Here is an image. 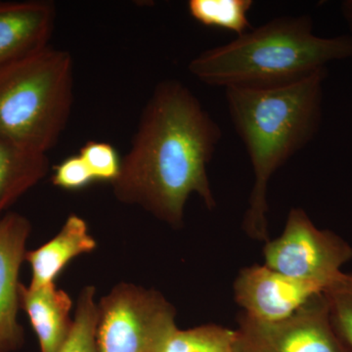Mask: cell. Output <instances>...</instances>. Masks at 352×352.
<instances>
[{
	"label": "cell",
	"mask_w": 352,
	"mask_h": 352,
	"mask_svg": "<svg viewBox=\"0 0 352 352\" xmlns=\"http://www.w3.org/2000/svg\"><path fill=\"white\" fill-rule=\"evenodd\" d=\"M221 138L219 124L189 88L173 80L157 83L112 183L113 195L180 228L193 194L208 210L217 207L208 166Z\"/></svg>",
	"instance_id": "1"
},
{
	"label": "cell",
	"mask_w": 352,
	"mask_h": 352,
	"mask_svg": "<svg viewBox=\"0 0 352 352\" xmlns=\"http://www.w3.org/2000/svg\"><path fill=\"white\" fill-rule=\"evenodd\" d=\"M327 75V69H321L300 82L272 89H226L231 122L254 170L243 219V229L252 239L270 240L268 185L273 175L318 133Z\"/></svg>",
	"instance_id": "2"
},
{
	"label": "cell",
	"mask_w": 352,
	"mask_h": 352,
	"mask_svg": "<svg viewBox=\"0 0 352 352\" xmlns=\"http://www.w3.org/2000/svg\"><path fill=\"white\" fill-rule=\"evenodd\" d=\"M352 59V36L323 38L308 15L279 17L194 58L188 69L210 87L272 89Z\"/></svg>",
	"instance_id": "3"
},
{
	"label": "cell",
	"mask_w": 352,
	"mask_h": 352,
	"mask_svg": "<svg viewBox=\"0 0 352 352\" xmlns=\"http://www.w3.org/2000/svg\"><path fill=\"white\" fill-rule=\"evenodd\" d=\"M74 62L47 47L0 67V142L46 154L68 124Z\"/></svg>",
	"instance_id": "4"
},
{
	"label": "cell",
	"mask_w": 352,
	"mask_h": 352,
	"mask_svg": "<svg viewBox=\"0 0 352 352\" xmlns=\"http://www.w3.org/2000/svg\"><path fill=\"white\" fill-rule=\"evenodd\" d=\"M97 307L98 352H163L178 329L175 307L154 289L120 283Z\"/></svg>",
	"instance_id": "5"
},
{
	"label": "cell",
	"mask_w": 352,
	"mask_h": 352,
	"mask_svg": "<svg viewBox=\"0 0 352 352\" xmlns=\"http://www.w3.org/2000/svg\"><path fill=\"white\" fill-rule=\"evenodd\" d=\"M263 258L271 270L324 292L351 261L352 247L333 231L318 228L302 208H293L281 235L264 245Z\"/></svg>",
	"instance_id": "6"
},
{
	"label": "cell",
	"mask_w": 352,
	"mask_h": 352,
	"mask_svg": "<svg viewBox=\"0 0 352 352\" xmlns=\"http://www.w3.org/2000/svg\"><path fill=\"white\" fill-rule=\"evenodd\" d=\"M235 352H347L329 317L323 293L295 314L275 323L252 320L244 314L235 329Z\"/></svg>",
	"instance_id": "7"
},
{
	"label": "cell",
	"mask_w": 352,
	"mask_h": 352,
	"mask_svg": "<svg viewBox=\"0 0 352 352\" xmlns=\"http://www.w3.org/2000/svg\"><path fill=\"white\" fill-rule=\"evenodd\" d=\"M233 289L242 314L263 323L289 318L314 296L323 293L317 285L285 276L264 264L243 268Z\"/></svg>",
	"instance_id": "8"
},
{
	"label": "cell",
	"mask_w": 352,
	"mask_h": 352,
	"mask_svg": "<svg viewBox=\"0 0 352 352\" xmlns=\"http://www.w3.org/2000/svg\"><path fill=\"white\" fill-rule=\"evenodd\" d=\"M31 231L24 215L9 212L0 219V352L17 351L25 342L24 329L17 320L19 273Z\"/></svg>",
	"instance_id": "9"
},
{
	"label": "cell",
	"mask_w": 352,
	"mask_h": 352,
	"mask_svg": "<svg viewBox=\"0 0 352 352\" xmlns=\"http://www.w3.org/2000/svg\"><path fill=\"white\" fill-rule=\"evenodd\" d=\"M55 22L51 2L0 1V67L47 47Z\"/></svg>",
	"instance_id": "10"
},
{
	"label": "cell",
	"mask_w": 352,
	"mask_h": 352,
	"mask_svg": "<svg viewBox=\"0 0 352 352\" xmlns=\"http://www.w3.org/2000/svg\"><path fill=\"white\" fill-rule=\"evenodd\" d=\"M71 296L52 283L39 288L21 283L20 308L27 314L38 337L41 352H60L73 326Z\"/></svg>",
	"instance_id": "11"
},
{
	"label": "cell",
	"mask_w": 352,
	"mask_h": 352,
	"mask_svg": "<svg viewBox=\"0 0 352 352\" xmlns=\"http://www.w3.org/2000/svg\"><path fill=\"white\" fill-rule=\"evenodd\" d=\"M97 243L90 235L87 221L69 214L61 230L47 243L34 251L25 252V261L31 266V288L55 283L58 275L76 256L90 254Z\"/></svg>",
	"instance_id": "12"
},
{
	"label": "cell",
	"mask_w": 352,
	"mask_h": 352,
	"mask_svg": "<svg viewBox=\"0 0 352 352\" xmlns=\"http://www.w3.org/2000/svg\"><path fill=\"white\" fill-rule=\"evenodd\" d=\"M48 170L46 154L0 142V219L7 208L43 180Z\"/></svg>",
	"instance_id": "13"
},
{
	"label": "cell",
	"mask_w": 352,
	"mask_h": 352,
	"mask_svg": "<svg viewBox=\"0 0 352 352\" xmlns=\"http://www.w3.org/2000/svg\"><path fill=\"white\" fill-rule=\"evenodd\" d=\"M252 0H190L188 11L206 27L217 28L242 36L252 29L248 14Z\"/></svg>",
	"instance_id": "14"
},
{
	"label": "cell",
	"mask_w": 352,
	"mask_h": 352,
	"mask_svg": "<svg viewBox=\"0 0 352 352\" xmlns=\"http://www.w3.org/2000/svg\"><path fill=\"white\" fill-rule=\"evenodd\" d=\"M163 352H235V330L214 324L177 329Z\"/></svg>",
	"instance_id": "15"
},
{
	"label": "cell",
	"mask_w": 352,
	"mask_h": 352,
	"mask_svg": "<svg viewBox=\"0 0 352 352\" xmlns=\"http://www.w3.org/2000/svg\"><path fill=\"white\" fill-rule=\"evenodd\" d=\"M96 289L85 287L78 296L73 326L60 352H98L96 344L98 307L95 302Z\"/></svg>",
	"instance_id": "16"
},
{
	"label": "cell",
	"mask_w": 352,
	"mask_h": 352,
	"mask_svg": "<svg viewBox=\"0 0 352 352\" xmlns=\"http://www.w3.org/2000/svg\"><path fill=\"white\" fill-rule=\"evenodd\" d=\"M323 296L333 330L347 352H352V272H342Z\"/></svg>",
	"instance_id": "17"
},
{
	"label": "cell",
	"mask_w": 352,
	"mask_h": 352,
	"mask_svg": "<svg viewBox=\"0 0 352 352\" xmlns=\"http://www.w3.org/2000/svg\"><path fill=\"white\" fill-rule=\"evenodd\" d=\"M80 157L95 180L113 183L119 177L122 160L117 150L106 142L89 141L82 146Z\"/></svg>",
	"instance_id": "18"
},
{
	"label": "cell",
	"mask_w": 352,
	"mask_h": 352,
	"mask_svg": "<svg viewBox=\"0 0 352 352\" xmlns=\"http://www.w3.org/2000/svg\"><path fill=\"white\" fill-rule=\"evenodd\" d=\"M94 182L87 164L80 155L65 159L54 168L52 183L55 186L66 190H78Z\"/></svg>",
	"instance_id": "19"
},
{
	"label": "cell",
	"mask_w": 352,
	"mask_h": 352,
	"mask_svg": "<svg viewBox=\"0 0 352 352\" xmlns=\"http://www.w3.org/2000/svg\"><path fill=\"white\" fill-rule=\"evenodd\" d=\"M340 11H342V17L347 25H349L351 36H352V0H344L340 4Z\"/></svg>",
	"instance_id": "20"
}]
</instances>
